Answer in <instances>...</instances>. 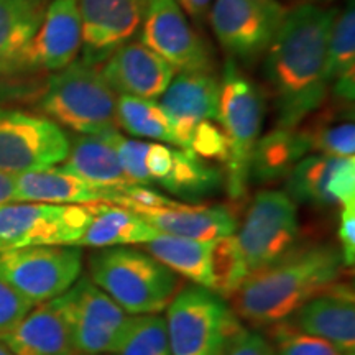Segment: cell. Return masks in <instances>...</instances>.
Returning a JSON list of instances; mask_svg holds the SVG:
<instances>
[{
	"instance_id": "1",
	"label": "cell",
	"mask_w": 355,
	"mask_h": 355,
	"mask_svg": "<svg viewBox=\"0 0 355 355\" xmlns=\"http://www.w3.org/2000/svg\"><path fill=\"white\" fill-rule=\"evenodd\" d=\"M334 20V10L303 3L286 12L275 35L266 79L273 89L279 128H296L326 99V63Z\"/></svg>"
},
{
	"instance_id": "2",
	"label": "cell",
	"mask_w": 355,
	"mask_h": 355,
	"mask_svg": "<svg viewBox=\"0 0 355 355\" xmlns=\"http://www.w3.org/2000/svg\"><path fill=\"white\" fill-rule=\"evenodd\" d=\"M343 266L340 248L332 243L293 247L248 275L232 295V311L254 326H273L336 283Z\"/></svg>"
},
{
	"instance_id": "3",
	"label": "cell",
	"mask_w": 355,
	"mask_h": 355,
	"mask_svg": "<svg viewBox=\"0 0 355 355\" xmlns=\"http://www.w3.org/2000/svg\"><path fill=\"white\" fill-rule=\"evenodd\" d=\"M89 278L132 316L165 311L180 285L175 272L146 250L130 245L99 248L89 259Z\"/></svg>"
},
{
	"instance_id": "4",
	"label": "cell",
	"mask_w": 355,
	"mask_h": 355,
	"mask_svg": "<svg viewBox=\"0 0 355 355\" xmlns=\"http://www.w3.org/2000/svg\"><path fill=\"white\" fill-rule=\"evenodd\" d=\"M40 107L55 123L97 135L117 130V96L102 76L99 66L78 60L60 69L48 81Z\"/></svg>"
},
{
	"instance_id": "5",
	"label": "cell",
	"mask_w": 355,
	"mask_h": 355,
	"mask_svg": "<svg viewBox=\"0 0 355 355\" xmlns=\"http://www.w3.org/2000/svg\"><path fill=\"white\" fill-rule=\"evenodd\" d=\"M265 104L260 91L235 66L234 60L225 63L220 81L219 109L216 121L220 123L229 140L224 181L232 199L245 196L250 158L260 139Z\"/></svg>"
},
{
	"instance_id": "6",
	"label": "cell",
	"mask_w": 355,
	"mask_h": 355,
	"mask_svg": "<svg viewBox=\"0 0 355 355\" xmlns=\"http://www.w3.org/2000/svg\"><path fill=\"white\" fill-rule=\"evenodd\" d=\"M165 322L173 355H222L242 327L225 298L194 283L176 291Z\"/></svg>"
},
{
	"instance_id": "7",
	"label": "cell",
	"mask_w": 355,
	"mask_h": 355,
	"mask_svg": "<svg viewBox=\"0 0 355 355\" xmlns=\"http://www.w3.org/2000/svg\"><path fill=\"white\" fill-rule=\"evenodd\" d=\"M58 301L68 319L76 352L83 355L117 354L135 321L89 277H79Z\"/></svg>"
},
{
	"instance_id": "8",
	"label": "cell",
	"mask_w": 355,
	"mask_h": 355,
	"mask_svg": "<svg viewBox=\"0 0 355 355\" xmlns=\"http://www.w3.org/2000/svg\"><path fill=\"white\" fill-rule=\"evenodd\" d=\"M83 273V250L76 245H43L0 252V278L32 303L61 296Z\"/></svg>"
},
{
	"instance_id": "9",
	"label": "cell",
	"mask_w": 355,
	"mask_h": 355,
	"mask_svg": "<svg viewBox=\"0 0 355 355\" xmlns=\"http://www.w3.org/2000/svg\"><path fill=\"white\" fill-rule=\"evenodd\" d=\"M89 220V204H6L0 206V252L43 245H78Z\"/></svg>"
},
{
	"instance_id": "10",
	"label": "cell",
	"mask_w": 355,
	"mask_h": 355,
	"mask_svg": "<svg viewBox=\"0 0 355 355\" xmlns=\"http://www.w3.org/2000/svg\"><path fill=\"white\" fill-rule=\"evenodd\" d=\"M296 202L283 191L263 189L248 207L241 232L235 235L248 275L278 260L298 239Z\"/></svg>"
},
{
	"instance_id": "11",
	"label": "cell",
	"mask_w": 355,
	"mask_h": 355,
	"mask_svg": "<svg viewBox=\"0 0 355 355\" xmlns=\"http://www.w3.org/2000/svg\"><path fill=\"white\" fill-rule=\"evenodd\" d=\"M68 152V137L50 119L0 110V173L20 175L56 166Z\"/></svg>"
},
{
	"instance_id": "12",
	"label": "cell",
	"mask_w": 355,
	"mask_h": 355,
	"mask_svg": "<svg viewBox=\"0 0 355 355\" xmlns=\"http://www.w3.org/2000/svg\"><path fill=\"white\" fill-rule=\"evenodd\" d=\"M286 17L277 0H214L211 26L225 51L252 61L266 51Z\"/></svg>"
},
{
	"instance_id": "13",
	"label": "cell",
	"mask_w": 355,
	"mask_h": 355,
	"mask_svg": "<svg viewBox=\"0 0 355 355\" xmlns=\"http://www.w3.org/2000/svg\"><path fill=\"white\" fill-rule=\"evenodd\" d=\"M141 43L176 71L211 69V55L176 0H148Z\"/></svg>"
},
{
	"instance_id": "14",
	"label": "cell",
	"mask_w": 355,
	"mask_h": 355,
	"mask_svg": "<svg viewBox=\"0 0 355 355\" xmlns=\"http://www.w3.org/2000/svg\"><path fill=\"white\" fill-rule=\"evenodd\" d=\"M83 25L84 60L102 63L132 42L144 24L148 0H76Z\"/></svg>"
},
{
	"instance_id": "15",
	"label": "cell",
	"mask_w": 355,
	"mask_h": 355,
	"mask_svg": "<svg viewBox=\"0 0 355 355\" xmlns=\"http://www.w3.org/2000/svg\"><path fill=\"white\" fill-rule=\"evenodd\" d=\"M219 96L220 81L211 69L180 71L173 78L158 105L171 123L176 146L188 150L194 127L202 121H216Z\"/></svg>"
},
{
	"instance_id": "16",
	"label": "cell",
	"mask_w": 355,
	"mask_h": 355,
	"mask_svg": "<svg viewBox=\"0 0 355 355\" xmlns=\"http://www.w3.org/2000/svg\"><path fill=\"white\" fill-rule=\"evenodd\" d=\"M286 178V194L295 202L329 207L355 201L354 157H304Z\"/></svg>"
},
{
	"instance_id": "17",
	"label": "cell",
	"mask_w": 355,
	"mask_h": 355,
	"mask_svg": "<svg viewBox=\"0 0 355 355\" xmlns=\"http://www.w3.org/2000/svg\"><path fill=\"white\" fill-rule=\"evenodd\" d=\"M286 324L304 334L321 337L347 355H355V303L352 288L332 283L296 309Z\"/></svg>"
},
{
	"instance_id": "18",
	"label": "cell",
	"mask_w": 355,
	"mask_h": 355,
	"mask_svg": "<svg viewBox=\"0 0 355 355\" xmlns=\"http://www.w3.org/2000/svg\"><path fill=\"white\" fill-rule=\"evenodd\" d=\"M146 171L173 196L198 201L209 196L224 184V173L191 150L171 148L165 144H150Z\"/></svg>"
},
{
	"instance_id": "19",
	"label": "cell",
	"mask_w": 355,
	"mask_h": 355,
	"mask_svg": "<svg viewBox=\"0 0 355 355\" xmlns=\"http://www.w3.org/2000/svg\"><path fill=\"white\" fill-rule=\"evenodd\" d=\"M101 73L115 94L157 99L170 86L176 69L141 42H127L104 61Z\"/></svg>"
},
{
	"instance_id": "20",
	"label": "cell",
	"mask_w": 355,
	"mask_h": 355,
	"mask_svg": "<svg viewBox=\"0 0 355 355\" xmlns=\"http://www.w3.org/2000/svg\"><path fill=\"white\" fill-rule=\"evenodd\" d=\"M83 25L76 0H53L24 55V64L60 71L76 60Z\"/></svg>"
},
{
	"instance_id": "21",
	"label": "cell",
	"mask_w": 355,
	"mask_h": 355,
	"mask_svg": "<svg viewBox=\"0 0 355 355\" xmlns=\"http://www.w3.org/2000/svg\"><path fill=\"white\" fill-rule=\"evenodd\" d=\"M13 355H76L68 319L58 298L37 304L19 324L0 332Z\"/></svg>"
},
{
	"instance_id": "22",
	"label": "cell",
	"mask_w": 355,
	"mask_h": 355,
	"mask_svg": "<svg viewBox=\"0 0 355 355\" xmlns=\"http://www.w3.org/2000/svg\"><path fill=\"white\" fill-rule=\"evenodd\" d=\"M117 191L96 188L61 166L15 175V202L91 204L110 202Z\"/></svg>"
},
{
	"instance_id": "23",
	"label": "cell",
	"mask_w": 355,
	"mask_h": 355,
	"mask_svg": "<svg viewBox=\"0 0 355 355\" xmlns=\"http://www.w3.org/2000/svg\"><path fill=\"white\" fill-rule=\"evenodd\" d=\"M117 132L109 130L97 135L76 137L73 145L69 144V152L61 168L96 188L122 191L132 186V181L122 170L115 150Z\"/></svg>"
},
{
	"instance_id": "24",
	"label": "cell",
	"mask_w": 355,
	"mask_h": 355,
	"mask_svg": "<svg viewBox=\"0 0 355 355\" xmlns=\"http://www.w3.org/2000/svg\"><path fill=\"white\" fill-rule=\"evenodd\" d=\"M159 234L196 241H216L237 232V219L224 206L183 204L168 209L137 212Z\"/></svg>"
},
{
	"instance_id": "25",
	"label": "cell",
	"mask_w": 355,
	"mask_h": 355,
	"mask_svg": "<svg viewBox=\"0 0 355 355\" xmlns=\"http://www.w3.org/2000/svg\"><path fill=\"white\" fill-rule=\"evenodd\" d=\"M91 220L76 247L105 248L144 245L159 234L144 217L127 207L91 202Z\"/></svg>"
},
{
	"instance_id": "26",
	"label": "cell",
	"mask_w": 355,
	"mask_h": 355,
	"mask_svg": "<svg viewBox=\"0 0 355 355\" xmlns=\"http://www.w3.org/2000/svg\"><path fill=\"white\" fill-rule=\"evenodd\" d=\"M145 250L171 272L212 291L214 286V241L158 234L144 243Z\"/></svg>"
},
{
	"instance_id": "27",
	"label": "cell",
	"mask_w": 355,
	"mask_h": 355,
	"mask_svg": "<svg viewBox=\"0 0 355 355\" xmlns=\"http://www.w3.org/2000/svg\"><path fill=\"white\" fill-rule=\"evenodd\" d=\"M309 152L311 141L306 130L277 127L257 140L248 180L270 183L286 178Z\"/></svg>"
},
{
	"instance_id": "28",
	"label": "cell",
	"mask_w": 355,
	"mask_h": 355,
	"mask_svg": "<svg viewBox=\"0 0 355 355\" xmlns=\"http://www.w3.org/2000/svg\"><path fill=\"white\" fill-rule=\"evenodd\" d=\"M48 0H0V73L24 66V55L44 19Z\"/></svg>"
},
{
	"instance_id": "29",
	"label": "cell",
	"mask_w": 355,
	"mask_h": 355,
	"mask_svg": "<svg viewBox=\"0 0 355 355\" xmlns=\"http://www.w3.org/2000/svg\"><path fill=\"white\" fill-rule=\"evenodd\" d=\"M355 12L354 3L334 20L327 50L326 76L337 99L352 104L355 94Z\"/></svg>"
},
{
	"instance_id": "30",
	"label": "cell",
	"mask_w": 355,
	"mask_h": 355,
	"mask_svg": "<svg viewBox=\"0 0 355 355\" xmlns=\"http://www.w3.org/2000/svg\"><path fill=\"white\" fill-rule=\"evenodd\" d=\"M115 121L127 133L139 139H150L176 145L175 132L158 102L133 96H119Z\"/></svg>"
},
{
	"instance_id": "31",
	"label": "cell",
	"mask_w": 355,
	"mask_h": 355,
	"mask_svg": "<svg viewBox=\"0 0 355 355\" xmlns=\"http://www.w3.org/2000/svg\"><path fill=\"white\" fill-rule=\"evenodd\" d=\"M117 355H173L165 318L159 314L135 316L130 334Z\"/></svg>"
},
{
	"instance_id": "32",
	"label": "cell",
	"mask_w": 355,
	"mask_h": 355,
	"mask_svg": "<svg viewBox=\"0 0 355 355\" xmlns=\"http://www.w3.org/2000/svg\"><path fill=\"white\" fill-rule=\"evenodd\" d=\"M311 150H318L327 157L352 158L355 153L354 121H326L318 123L314 130H306Z\"/></svg>"
},
{
	"instance_id": "33",
	"label": "cell",
	"mask_w": 355,
	"mask_h": 355,
	"mask_svg": "<svg viewBox=\"0 0 355 355\" xmlns=\"http://www.w3.org/2000/svg\"><path fill=\"white\" fill-rule=\"evenodd\" d=\"M273 326V350L277 355H347L321 337L296 331L285 321Z\"/></svg>"
},
{
	"instance_id": "34",
	"label": "cell",
	"mask_w": 355,
	"mask_h": 355,
	"mask_svg": "<svg viewBox=\"0 0 355 355\" xmlns=\"http://www.w3.org/2000/svg\"><path fill=\"white\" fill-rule=\"evenodd\" d=\"M150 141L128 140L121 132L115 133V150H117L119 162L123 173L132 184L152 186L148 171H146V153H148Z\"/></svg>"
},
{
	"instance_id": "35",
	"label": "cell",
	"mask_w": 355,
	"mask_h": 355,
	"mask_svg": "<svg viewBox=\"0 0 355 355\" xmlns=\"http://www.w3.org/2000/svg\"><path fill=\"white\" fill-rule=\"evenodd\" d=\"M188 150L204 159H219L225 163L229 155V140L224 130L214 122L202 121L191 133Z\"/></svg>"
},
{
	"instance_id": "36",
	"label": "cell",
	"mask_w": 355,
	"mask_h": 355,
	"mask_svg": "<svg viewBox=\"0 0 355 355\" xmlns=\"http://www.w3.org/2000/svg\"><path fill=\"white\" fill-rule=\"evenodd\" d=\"M35 308L30 300L0 278V332L12 329Z\"/></svg>"
},
{
	"instance_id": "37",
	"label": "cell",
	"mask_w": 355,
	"mask_h": 355,
	"mask_svg": "<svg viewBox=\"0 0 355 355\" xmlns=\"http://www.w3.org/2000/svg\"><path fill=\"white\" fill-rule=\"evenodd\" d=\"M222 355H277L272 345L257 332L247 331L241 327L232 339L229 340L227 347Z\"/></svg>"
},
{
	"instance_id": "38",
	"label": "cell",
	"mask_w": 355,
	"mask_h": 355,
	"mask_svg": "<svg viewBox=\"0 0 355 355\" xmlns=\"http://www.w3.org/2000/svg\"><path fill=\"white\" fill-rule=\"evenodd\" d=\"M340 254L344 266H354L355 261V201L344 204L339 224Z\"/></svg>"
},
{
	"instance_id": "39",
	"label": "cell",
	"mask_w": 355,
	"mask_h": 355,
	"mask_svg": "<svg viewBox=\"0 0 355 355\" xmlns=\"http://www.w3.org/2000/svg\"><path fill=\"white\" fill-rule=\"evenodd\" d=\"M15 202V175L0 173V206Z\"/></svg>"
},
{
	"instance_id": "40",
	"label": "cell",
	"mask_w": 355,
	"mask_h": 355,
	"mask_svg": "<svg viewBox=\"0 0 355 355\" xmlns=\"http://www.w3.org/2000/svg\"><path fill=\"white\" fill-rule=\"evenodd\" d=\"M180 3L181 8H184L189 15L196 17V19H201L202 15H206L209 12L214 0H176Z\"/></svg>"
},
{
	"instance_id": "41",
	"label": "cell",
	"mask_w": 355,
	"mask_h": 355,
	"mask_svg": "<svg viewBox=\"0 0 355 355\" xmlns=\"http://www.w3.org/2000/svg\"><path fill=\"white\" fill-rule=\"evenodd\" d=\"M0 355H13L3 343H0Z\"/></svg>"
}]
</instances>
